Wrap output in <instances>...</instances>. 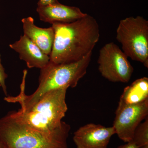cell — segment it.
Here are the masks:
<instances>
[{
    "label": "cell",
    "instance_id": "obj_1",
    "mask_svg": "<svg viewBox=\"0 0 148 148\" xmlns=\"http://www.w3.org/2000/svg\"><path fill=\"white\" fill-rule=\"evenodd\" d=\"M51 25L54 39L49 61L53 64H69L79 61L92 52L100 39L98 22L88 14L73 22Z\"/></svg>",
    "mask_w": 148,
    "mask_h": 148
},
{
    "label": "cell",
    "instance_id": "obj_2",
    "mask_svg": "<svg viewBox=\"0 0 148 148\" xmlns=\"http://www.w3.org/2000/svg\"><path fill=\"white\" fill-rule=\"evenodd\" d=\"M92 55V52H90L79 61L69 64H56L49 61L47 66L40 69L38 86L30 95H27L25 93L27 74L23 73L19 95L15 97L7 96L4 98L5 101L8 103H18L21 107L27 108L49 91L75 87L86 74Z\"/></svg>",
    "mask_w": 148,
    "mask_h": 148
},
{
    "label": "cell",
    "instance_id": "obj_3",
    "mask_svg": "<svg viewBox=\"0 0 148 148\" xmlns=\"http://www.w3.org/2000/svg\"><path fill=\"white\" fill-rule=\"evenodd\" d=\"M71 126L63 121L51 134L33 129L8 113L0 119V141L5 148H68Z\"/></svg>",
    "mask_w": 148,
    "mask_h": 148
},
{
    "label": "cell",
    "instance_id": "obj_4",
    "mask_svg": "<svg viewBox=\"0 0 148 148\" xmlns=\"http://www.w3.org/2000/svg\"><path fill=\"white\" fill-rule=\"evenodd\" d=\"M67 88L45 93L36 103L17 111L9 112L11 115L29 127L51 134L62 125V119L68 110L66 103Z\"/></svg>",
    "mask_w": 148,
    "mask_h": 148
},
{
    "label": "cell",
    "instance_id": "obj_5",
    "mask_svg": "<svg viewBox=\"0 0 148 148\" xmlns=\"http://www.w3.org/2000/svg\"><path fill=\"white\" fill-rule=\"evenodd\" d=\"M116 39L128 58L148 68V21L141 16L121 20Z\"/></svg>",
    "mask_w": 148,
    "mask_h": 148
},
{
    "label": "cell",
    "instance_id": "obj_6",
    "mask_svg": "<svg viewBox=\"0 0 148 148\" xmlns=\"http://www.w3.org/2000/svg\"><path fill=\"white\" fill-rule=\"evenodd\" d=\"M98 64L102 76L113 82H129L134 71L127 56L113 42L100 49Z\"/></svg>",
    "mask_w": 148,
    "mask_h": 148
},
{
    "label": "cell",
    "instance_id": "obj_7",
    "mask_svg": "<svg viewBox=\"0 0 148 148\" xmlns=\"http://www.w3.org/2000/svg\"><path fill=\"white\" fill-rule=\"evenodd\" d=\"M148 115V99L134 105L119 103L112 126L116 134L125 143L131 141L135 129Z\"/></svg>",
    "mask_w": 148,
    "mask_h": 148
},
{
    "label": "cell",
    "instance_id": "obj_8",
    "mask_svg": "<svg viewBox=\"0 0 148 148\" xmlns=\"http://www.w3.org/2000/svg\"><path fill=\"white\" fill-rule=\"evenodd\" d=\"M116 134L113 126L88 123L74 133L73 140L77 148H107L112 136Z\"/></svg>",
    "mask_w": 148,
    "mask_h": 148
},
{
    "label": "cell",
    "instance_id": "obj_9",
    "mask_svg": "<svg viewBox=\"0 0 148 148\" xmlns=\"http://www.w3.org/2000/svg\"><path fill=\"white\" fill-rule=\"evenodd\" d=\"M36 10L40 20L51 24L73 22L87 15L78 8L64 5L59 2L38 6Z\"/></svg>",
    "mask_w": 148,
    "mask_h": 148
},
{
    "label": "cell",
    "instance_id": "obj_10",
    "mask_svg": "<svg viewBox=\"0 0 148 148\" xmlns=\"http://www.w3.org/2000/svg\"><path fill=\"white\" fill-rule=\"evenodd\" d=\"M9 46L19 54L20 59L26 62L29 69H42L49 63V56L44 53L25 35L21 36L18 41Z\"/></svg>",
    "mask_w": 148,
    "mask_h": 148
},
{
    "label": "cell",
    "instance_id": "obj_11",
    "mask_svg": "<svg viewBox=\"0 0 148 148\" xmlns=\"http://www.w3.org/2000/svg\"><path fill=\"white\" fill-rule=\"evenodd\" d=\"M24 34L36 45L44 53L50 55L54 39V30L52 27L42 28L35 25L32 17L23 18Z\"/></svg>",
    "mask_w": 148,
    "mask_h": 148
},
{
    "label": "cell",
    "instance_id": "obj_12",
    "mask_svg": "<svg viewBox=\"0 0 148 148\" xmlns=\"http://www.w3.org/2000/svg\"><path fill=\"white\" fill-rule=\"evenodd\" d=\"M148 99V78L136 80L124 88L119 103L125 105L138 104Z\"/></svg>",
    "mask_w": 148,
    "mask_h": 148
},
{
    "label": "cell",
    "instance_id": "obj_13",
    "mask_svg": "<svg viewBox=\"0 0 148 148\" xmlns=\"http://www.w3.org/2000/svg\"><path fill=\"white\" fill-rule=\"evenodd\" d=\"M132 140L140 148L148 145V117L135 129Z\"/></svg>",
    "mask_w": 148,
    "mask_h": 148
},
{
    "label": "cell",
    "instance_id": "obj_14",
    "mask_svg": "<svg viewBox=\"0 0 148 148\" xmlns=\"http://www.w3.org/2000/svg\"><path fill=\"white\" fill-rule=\"evenodd\" d=\"M8 77L7 74L6 73L4 68L1 64V56L0 54V87L1 88L4 93L7 95V90L5 84V80Z\"/></svg>",
    "mask_w": 148,
    "mask_h": 148
},
{
    "label": "cell",
    "instance_id": "obj_15",
    "mask_svg": "<svg viewBox=\"0 0 148 148\" xmlns=\"http://www.w3.org/2000/svg\"><path fill=\"white\" fill-rule=\"evenodd\" d=\"M59 2L58 0H39L38 6H42Z\"/></svg>",
    "mask_w": 148,
    "mask_h": 148
},
{
    "label": "cell",
    "instance_id": "obj_16",
    "mask_svg": "<svg viewBox=\"0 0 148 148\" xmlns=\"http://www.w3.org/2000/svg\"><path fill=\"white\" fill-rule=\"evenodd\" d=\"M117 148H140L134 141L131 140V141L127 142V144L122 145L119 146Z\"/></svg>",
    "mask_w": 148,
    "mask_h": 148
},
{
    "label": "cell",
    "instance_id": "obj_17",
    "mask_svg": "<svg viewBox=\"0 0 148 148\" xmlns=\"http://www.w3.org/2000/svg\"><path fill=\"white\" fill-rule=\"evenodd\" d=\"M0 148H5L1 141H0Z\"/></svg>",
    "mask_w": 148,
    "mask_h": 148
},
{
    "label": "cell",
    "instance_id": "obj_18",
    "mask_svg": "<svg viewBox=\"0 0 148 148\" xmlns=\"http://www.w3.org/2000/svg\"><path fill=\"white\" fill-rule=\"evenodd\" d=\"M140 148H148V145H146L145 146H143V147H142Z\"/></svg>",
    "mask_w": 148,
    "mask_h": 148
}]
</instances>
